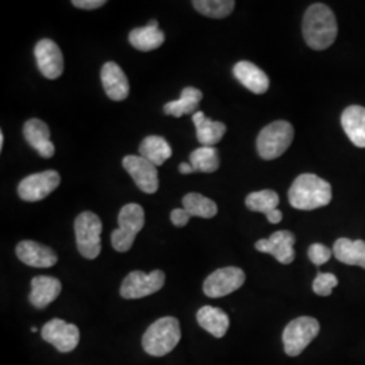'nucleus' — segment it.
I'll return each instance as SVG.
<instances>
[{"mask_svg":"<svg viewBox=\"0 0 365 365\" xmlns=\"http://www.w3.org/2000/svg\"><path fill=\"white\" fill-rule=\"evenodd\" d=\"M302 33L306 43L314 51H325L337 38L339 25L334 13L327 4L315 3L310 6L302 24Z\"/></svg>","mask_w":365,"mask_h":365,"instance_id":"1","label":"nucleus"},{"mask_svg":"<svg viewBox=\"0 0 365 365\" xmlns=\"http://www.w3.org/2000/svg\"><path fill=\"white\" fill-rule=\"evenodd\" d=\"M331 185L313 173L298 176L288 190V200L294 209L312 211L331 202Z\"/></svg>","mask_w":365,"mask_h":365,"instance_id":"2","label":"nucleus"},{"mask_svg":"<svg viewBox=\"0 0 365 365\" xmlns=\"http://www.w3.org/2000/svg\"><path fill=\"white\" fill-rule=\"evenodd\" d=\"M180 339L182 331L179 321L175 317H164L146 329L143 346L148 354L163 357L176 348Z\"/></svg>","mask_w":365,"mask_h":365,"instance_id":"3","label":"nucleus"},{"mask_svg":"<svg viewBox=\"0 0 365 365\" xmlns=\"http://www.w3.org/2000/svg\"><path fill=\"white\" fill-rule=\"evenodd\" d=\"M144 225V209L137 203L125 205L118 215V229L111 233L113 248L120 253L130 250Z\"/></svg>","mask_w":365,"mask_h":365,"instance_id":"4","label":"nucleus"},{"mask_svg":"<svg viewBox=\"0 0 365 365\" xmlns=\"http://www.w3.org/2000/svg\"><path fill=\"white\" fill-rule=\"evenodd\" d=\"M294 140V128L287 120H276L260 131L256 146L262 160H274L282 156Z\"/></svg>","mask_w":365,"mask_h":365,"instance_id":"5","label":"nucleus"},{"mask_svg":"<svg viewBox=\"0 0 365 365\" xmlns=\"http://www.w3.org/2000/svg\"><path fill=\"white\" fill-rule=\"evenodd\" d=\"M102 229V221L95 212L84 211L78 214L75 221V235L78 252L84 259L95 260L101 255Z\"/></svg>","mask_w":365,"mask_h":365,"instance_id":"6","label":"nucleus"},{"mask_svg":"<svg viewBox=\"0 0 365 365\" xmlns=\"http://www.w3.org/2000/svg\"><path fill=\"white\" fill-rule=\"evenodd\" d=\"M319 333V322L312 317H299L288 324L283 331L284 352L295 357L303 352Z\"/></svg>","mask_w":365,"mask_h":365,"instance_id":"7","label":"nucleus"},{"mask_svg":"<svg viewBox=\"0 0 365 365\" xmlns=\"http://www.w3.org/2000/svg\"><path fill=\"white\" fill-rule=\"evenodd\" d=\"M165 283V274L155 269L150 274L143 271H133L125 277L120 286V297L125 299H141L156 294Z\"/></svg>","mask_w":365,"mask_h":365,"instance_id":"8","label":"nucleus"},{"mask_svg":"<svg viewBox=\"0 0 365 365\" xmlns=\"http://www.w3.org/2000/svg\"><path fill=\"white\" fill-rule=\"evenodd\" d=\"M245 272L237 267L220 268L209 274L203 283V292L212 299L233 294L245 283Z\"/></svg>","mask_w":365,"mask_h":365,"instance_id":"9","label":"nucleus"},{"mask_svg":"<svg viewBox=\"0 0 365 365\" xmlns=\"http://www.w3.org/2000/svg\"><path fill=\"white\" fill-rule=\"evenodd\" d=\"M60 182L61 178L57 170H43L22 179L18 184V195L25 202H39L51 195Z\"/></svg>","mask_w":365,"mask_h":365,"instance_id":"10","label":"nucleus"},{"mask_svg":"<svg viewBox=\"0 0 365 365\" xmlns=\"http://www.w3.org/2000/svg\"><path fill=\"white\" fill-rule=\"evenodd\" d=\"M41 336L61 353L75 351L80 341L78 327L73 324H66L64 319L60 318H54L45 324L41 330Z\"/></svg>","mask_w":365,"mask_h":365,"instance_id":"11","label":"nucleus"},{"mask_svg":"<svg viewBox=\"0 0 365 365\" xmlns=\"http://www.w3.org/2000/svg\"><path fill=\"white\" fill-rule=\"evenodd\" d=\"M122 165L135 185L145 194H155L158 190V170L156 165L143 156H126Z\"/></svg>","mask_w":365,"mask_h":365,"instance_id":"12","label":"nucleus"},{"mask_svg":"<svg viewBox=\"0 0 365 365\" xmlns=\"http://www.w3.org/2000/svg\"><path fill=\"white\" fill-rule=\"evenodd\" d=\"M39 72L49 80L60 78L64 72V57L58 45L49 38L38 41L34 49Z\"/></svg>","mask_w":365,"mask_h":365,"instance_id":"13","label":"nucleus"},{"mask_svg":"<svg viewBox=\"0 0 365 365\" xmlns=\"http://www.w3.org/2000/svg\"><path fill=\"white\" fill-rule=\"evenodd\" d=\"M295 235L288 230H279L274 232L268 238L259 240L255 244V248L261 253L272 255L276 260L282 264H291L295 259Z\"/></svg>","mask_w":365,"mask_h":365,"instance_id":"14","label":"nucleus"},{"mask_svg":"<svg viewBox=\"0 0 365 365\" xmlns=\"http://www.w3.org/2000/svg\"><path fill=\"white\" fill-rule=\"evenodd\" d=\"M15 253L19 260L33 268H51L58 261L52 248L30 240L21 241L15 248Z\"/></svg>","mask_w":365,"mask_h":365,"instance_id":"15","label":"nucleus"},{"mask_svg":"<svg viewBox=\"0 0 365 365\" xmlns=\"http://www.w3.org/2000/svg\"><path fill=\"white\" fill-rule=\"evenodd\" d=\"M101 78L107 96L114 102H122L129 96L130 84L122 68L114 61H108L102 66Z\"/></svg>","mask_w":365,"mask_h":365,"instance_id":"16","label":"nucleus"},{"mask_svg":"<svg viewBox=\"0 0 365 365\" xmlns=\"http://www.w3.org/2000/svg\"><path fill=\"white\" fill-rule=\"evenodd\" d=\"M24 135L27 144L36 149L39 156L51 158L54 155V145L51 141L49 126L38 118L29 119L24 126Z\"/></svg>","mask_w":365,"mask_h":365,"instance_id":"17","label":"nucleus"},{"mask_svg":"<svg viewBox=\"0 0 365 365\" xmlns=\"http://www.w3.org/2000/svg\"><path fill=\"white\" fill-rule=\"evenodd\" d=\"M61 282L53 276H36L31 280V291L29 294L30 303L42 310L48 307L61 294Z\"/></svg>","mask_w":365,"mask_h":365,"instance_id":"18","label":"nucleus"},{"mask_svg":"<svg viewBox=\"0 0 365 365\" xmlns=\"http://www.w3.org/2000/svg\"><path fill=\"white\" fill-rule=\"evenodd\" d=\"M235 78L253 93L261 95L269 88V78L264 71L249 61H240L233 68Z\"/></svg>","mask_w":365,"mask_h":365,"instance_id":"19","label":"nucleus"},{"mask_svg":"<svg viewBox=\"0 0 365 365\" xmlns=\"http://www.w3.org/2000/svg\"><path fill=\"white\" fill-rule=\"evenodd\" d=\"M342 129L357 148H365V107L349 106L341 115Z\"/></svg>","mask_w":365,"mask_h":365,"instance_id":"20","label":"nucleus"},{"mask_svg":"<svg viewBox=\"0 0 365 365\" xmlns=\"http://www.w3.org/2000/svg\"><path fill=\"white\" fill-rule=\"evenodd\" d=\"M165 41V34L158 29L157 21H150L146 26L131 30L129 42L133 48L141 52H150L160 48Z\"/></svg>","mask_w":365,"mask_h":365,"instance_id":"21","label":"nucleus"},{"mask_svg":"<svg viewBox=\"0 0 365 365\" xmlns=\"http://www.w3.org/2000/svg\"><path fill=\"white\" fill-rule=\"evenodd\" d=\"M192 122L195 125L196 138L203 146L212 148L221 141L226 133L225 123L211 120L202 111H197L192 115Z\"/></svg>","mask_w":365,"mask_h":365,"instance_id":"22","label":"nucleus"},{"mask_svg":"<svg viewBox=\"0 0 365 365\" xmlns=\"http://www.w3.org/2000/svg\"><path fill=\"white\" fill-rule=\"evenodd\" d=\"M196 319L200 327L209 331L215 339L225 337L230 325L229 315L221 309L212 306H203L196 314Z\"/></svg>","mask_w":365,"mask_h":365,"instance_id":"23","label":"nucleus"},{"mask_svg":"<svg viewBox=\"0 0 365 365\" xmlns=\"http://www.w3.org/2000/svg\"><path fill=\"white\" fill-rule=\"evenodd\" d=\"M333 255L337 260L346 265H357L365 269V241L339 238L334 242Z\"/></svg>","mask_w":365,"mask_h":365,"instance_id":"24","label":"nucleus"},{"mask_svg":"<svg viewBox=\"0 0 365 365\" xmlns=\"http://www.w3.org/2000/svg\"><path fill=\"white\" fill-rule=\"evenodd\" d=\"M203 99V93L195 87H185L178 101H172L164 106V113L167 115L180 118L185 114L195 113L200 101Z\"/></svg>","mask_w":365,"mask_h":365,"instance_id":"25","label":"nucleus"},{"mask_svg":"<svg viewBox=\"0 0 365 365\" xmlns=\"http://www.w3.org/2000/svg\"><path fill=\"white\" fill-rule=\"evenodd\" d=\"M140 155L153 165L160 167L172 156V148L164 137L149 135L140 145Z\"/></svg>","mask_w":365,"mask_h":365,"instance_id":"26","label":"nucleus"},{"mask_svg":"<svg viewBox=\"0 0 365 365\" xmlns=\"http://www.w3.org/2000/svg\"><path fill=\"white\" fill-rule=\"evenodd\" d=\"M182 209L187 210L191 217L206 220L214 218L218 212V206L214 200L197 192H190L182 197Z\"/></svg>","mask_w":365,"mask_h":365,"instance_id":"27","label":"nucleus"},{"mask_svg":"<svg viewBox=\"0 0 365 365\" xmlns=\"http://www.w3.org/2000/svg\"><path fill=\"white\" fill-rule=\"evenodd\" d=\"M190 164L195 172L212 173L220 168V153L214 146H200L190 155Z\"/></svg>","mask_w":365,"mask_h":365,"instance_id":"28","label":"nucleus"},{"mask_svg":"<svg viewBox=\"0 0 365 365\" xmlns=\"http://www.w3.org/2000/svg\"><path fill=\"white\" fill-rule=\"evenodd\" d=\"M279 202V195L272 190H261L257 192H252L245 199V205L250 211L262 212L265 214V217L269 215L274 210H277Z\"/></svg>","mask_w":365,"mask_h":365,"instance_id":"29","label":"nucleus"},{"mask_svg":"<svg viewBox=\"0 0 365 365\" xmlns=\"http://www.w3.org/2000/svg\"><path fill=\"white\" fill-rule=\"evenodd\" d=\"M192 6L196 11L215 19H222L233 13L235 1L233 0H194Z\"/></svg>","mask_w":365,"mask_h":365,"instance_id":"30","label":"nucleus"},{"mask_svg":"<svg viewBox=\"0 0 365 365\" xmlns=\"http://www.w3.org/2000/svg\"><path fill=\"white\" fill-rule=\"evenodd\" d=\"M337 284H339V280L334 274L319 272L314 279V292L319 297H329V295H331L333 289L337 287Z\"/></svg>","mask_w":365,"mask_h":365,"instance_id":"31","label":"nucleus"},{"mask_svg":"<svg viewBox=\"0 0 365 365\" xmlns=\"http://www.w3.org/2000/svg\"><path fill=\"white\" fill-rule=\"evenodd\" d=\"M331 257V250L322 244H313L309 248V259L315 265H322Z\"/></svg>","mask_w":365,"mask_h":365,"instance_id":"32","label":"nucleus"},{"mask_svg":"<svg viewBox=\"0 0 365 365\" xmlns=\"http://www.w3.org/2000/svg\"><path fill=\"white\" fill-rule=\"evenodd\" d=\"M192 217L185 209H175L170 212V221L176 227H184Z\"/></svg>","mask_w":365,"mask_h":365,"instance_id":"33","label":"nucleus"},{"mask_svg":"<svg viewBox=\"0 0 365 365\" xmlns=\"http://www.w3.org/2000/svg\"><path fill=\"white\" fill-rule=\"evenodd\" d=\"M72 4L81 10H96L105 6L106 0H72Z\"/></svg>","mask_w":365,"mask_h":365,"instance_id":"34","label":"nucleus"},{"mask_svg":"<svg viewBox=\"0 0 365 365\" xmlns=\"http://www.w3.org/2000/svg\"><path fill=\"white\" fill-rule=\"evenodd\" d=\"M283 218V214L280 210H274L269 215H267V220L271 222V223H279Z\"/></svg>","mask_w":365,"mask_h":365,"instance_id":"35","label":"nucleus"},{"mask_svg":"<svg viewBox=\"0 0 365 365\" xmlns=\"http://www.w3.org/2000/svg\"><path fill=\"white\" fill-rule=\"evenodd\" d=\"M179 170H180V173H182V175H190V173L195 172L190 163H182V164L179 165Z\"/></svg>","mask_w":365,"mask_h":365,"instance_id":"36","label":"nucleus"},{"mask_svg":"<svg viewBox=\"0 0 365 365\" xmlns=\"http://www.w3.org/2000/svg\"><path fill=\"white\" fill-rule=\"evenodd\" d=\"M3 145H4V134L3 131H0V149H3Z\"/></svg>","mask_w":365,"mask_h":365,"instance_id":"37","label":"nucleus"}]
</instances>
